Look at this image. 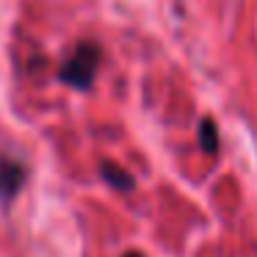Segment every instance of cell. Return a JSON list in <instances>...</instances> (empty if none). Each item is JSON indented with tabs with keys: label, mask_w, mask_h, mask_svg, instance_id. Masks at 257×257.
Returning a JSON list of instances; mask_svg holds the SVG:
<instances>
[{
	"label": "cell",
	"mask_w": 257,
	"mask_h": 257,
	"mask_svg": "<svg viewBox=\"0 0 257 257\" xmlns=\"http://www.w3.org/2000/svg\"><path fill=\"white\" fill-rule=\"evenodd\" d=\"M97 64H100V50L94 45H80L64 64L61 80L75 89H89L97 75Z\"/></svg>",
	"instance_id": "6da1fadb"
},
{
	"label": "cell",
	"mask_w": 257,
	"mask_h": 257,
	"mask_svg": "<svg viewBox=\"0 0 257 257\" xmlns=\"http://www.w3.org/2000/svg\"><path fill=\"white\" fill-rule=\"evenodd\" d=\"M25 180H28V169L23 161L9 155H0V205L9 207L12 199L23 191Z\"/></svg>",
	"instance_id": "7a4b0ae2"
},
{
	"label": "cell",
	"mask_w": 257,
	"mask_h": 257,
	"mask_svg": "<svg viewBox=\"0 0 257 257\" xmlns=\"http://www.w3.org/2000/svg\"><path fill=\"white\" fill-rule=\"evenodd\" d=\"M100 172H102V177H105L113 188H119V191H130V188H133V177H130L127 172H122L119 166H113V163H102Z\"/></svg>",
	"instance_id": "3957f363"
},
{
	"label": "cell",
	"mask_w": 257,
	"mask_h": 257,
	"mask_svg": "<svg viewBox=\"0 0 257 257\" xmlns=\"http://www.w3.org/2000/svg\"><path fill=\"white\" fill-rule=\"evenodd\" d=\"M199 144H202V150H205L207 155H213V152L218 150V136H216V124H213V119H202V124H199Z\"/></svg>",
	"instance_id": "277c9868"
},
{
	"label": "cell",
	"mask_w": 257,
	"mask_h": 257,
	"mask_svg": "<svg viewBox=\"0 0 257 257\" xmlns=\"http://www.w3.org/2000/svg\"><path fill=\"white\" fill-rule=\"evenodd\" d=\"M122 257H144V254H141V251H124Z\"/></svg>",
	"instance_id": "5b68a950"
}]
</instances>
